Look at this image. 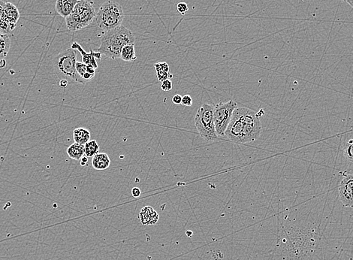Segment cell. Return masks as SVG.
<instances>
[{
    "instance_id": "obj_1",
    "label": "cell",
    "mask_w": 353,
    "mask_h": 260,
    "mask_svg": "<svg viewBox=\"0 0 353 260\" xmlns=\"http://www.w3.org/2000/svg\"><path fill=\"white\" fill-rule=\"evenodd\" d=\"M260 112L261 111L256 112L246 107H237L225 130V136L235 143L254 142L262 133Z\"/></svg>"
},
{
    "instance_id": "obj_2",
    "label": "cell",
    "mask_w": 353,
    "mask_h": 260,
    "mask_svg": "<svg viewBox=\"0 0 353 260\" xmlns=\"http://www.w3.org/2000/svg\"><path fill=\"white\" fill-rule=\"evenodd\" d=\"M135 41L136 37L134 34L121 25L105 32L101 39V44L97 52L112 59H119L123 47L128 44H135Z\"/></svg>"
},
{
    "instance_id": "obj_3",
    "label": "cell",
    "mask_w": 353,
    "mask_h": 260,
    "mask_svg": "<svg viewBox=\"0 0 353 260\" xmlns=\"http://www.w3.org/2000/svg\"><path fill=\"white\" fill-rule=\"evenodd\" d=\"M124 12L118 2L108 1L101 5L96 13L94 21L99 29L108 32L121 26L124 21Z\"/></svg>"
},
{
    "instance_id": "obj_4",
    "label": "cell",
    "mask_w": 353,
    "mask_h": 260,
    "mask_svg": "<svg viewBox=\"0 0 353 260\" xmlns=\"http://www.w3.org/2000/svg\"><path fill=\"white\" fill-rule=\"evenodd\" d=\"M96 16L93 2L79 0L72 12L66 18V26L72 32L80 30L93 23Z\"/></svg>"
},
{
    "instance_id": "obj_5",
    "label": "cell",
    "mask_w": 353,
    "mask_h": 260,
    "mask_svg": "<svg viewBox=\"0 0 353 260\" xmlns=\"http://www.w3.org/2000/svg\"><path fill=\"white\" fill-rule=\"evenodd\" d=\"M76 63V50L72 47L67 49L53 59L55 74L61 80H66L69 84L77 83Z\"/></svg>"
},
{
    "instance_id": "obj_6",
    "label": "cell",
    "mask_w": 353,
    "mask_h": 260,
    "mask_svg": "<svg viewBox=\"0 0 353 260\" xmlns=\"http://www.w3.org/2000/svg\"><path fill=\"white\" fill-rule=\"evenodd\" d=\"M213 110L214 105L203 104L198 108L195 117V125L198 134L207 142L218 139L213 120Z\"/></svg>"
},
{
    "instance_id": "obj_7",
    "label": "cell",
    "mask_w": 353,
    "mask_h": 260,
    "mask_svg": "<svg viewBox=\"0 0 353 260\" xmlns=\"http://www.w3.org/2000/svg\"><path fill=\"white\" fill-rule=\"evenodd\" d=\"M238 107L237 102L228 100L226 102H220L214 105L213 120L215 129L218 136H225V132L229 124L233 112Z\"/></svg>"
},
{
    "instance_id": "obj_8",
    "label": "cell",
    "mask_w": 353,
    "mask_h": 260,
    "mask_svg": "<svg viewBox=\"0 0 353 260\" xmlns=\"http://www.w3.org/2000/svg\"><path fill=\"white\" fill-rule=\"evenodd\" d=\"M339 199L345 207L353 208V175L344 177L338 190Z\"/></svg>"
},
{
    "instance_id": "obj_9",
    "label": "cell",
    "mask_w": 353,
    "mask_h": 260,
    "mask_svg": "<svg viewBox=\"0 0 353 260\" xmlns=\"http://www.w3.org/2000/svg\"><path fill=\"white\" fill-rule=\"evenodd\" d=\"M77 84H84L94 78L96 69L92 66L86 65L84 62H77L76 66Z\"/></svg>"
},
{
    "instance_id": "obj_10",
    "label": "cell",
    "mask_w": 353,
    "mask_h": 260,
    "mask_svg": "<svg viewBox=\"0 0 353 260\" xmlns=\"http://www.w3.org/2000/svg\"><path fill=\"white\" fill-rule=\"evenodd\" d=\"M0 16H2L4 21L7 22L10 25L11 29H13L20 17V13L15 5L10 2H7L5 4L3 11Z\"/></svg>"
},
{
    "instance_id": "obj_11",
    "label": "cell",
    "mask_w": 353,
    "mask_h": 260,
    "mask_svg": "<svg viewBox=\"0 0 353 260\" xmlns=\"http://www.w3.org/2000/svg\"><path fill=\"white\" fill-rule=\"evenodd\" d=\"M159 218L158 213L151 206L144 207L139 213V221L144 226L155 225Z\"/></svg>"
},
{
    "instance_id": "obj_12",
    "label": "cell",
    "mask_w": 353,
    "mask_h": 260,
    "mask_svg": "<svg viewBox=\"0 0 353 260\" xmlns=\"http://www.w3.org/2000/svg\"><path fill=\"white\" fill-rule=\"evenodd\" d=\"M79 0H56L55 9L63 17H66L72 12Z\"/></svg>"
},
{
    "instance_id": "obj_13",
    "label": "cell",
    "mask_w": 353,
    "mask_h": 260,
    "mask_svg": "<svg viewBox=\"0 0 353 260\" xmlns=\"http://www.w3.org/2000/svg\"><path fill=\"white\" fill-rule=\"evenodd\" d=\"M11 47V39L6 33L0 32V68L5 67L6 65L5 58L8 55Z\"/></svg>"
},
{
    "instance_id": "obj_14",
    "label": "cell",
    "mask_w": 353,
    "mask_h": 260,
    "mask_svg": "<svg viewBox=\"0 0 353 260\" xmlns=\"http://www.w3.org/2000/svg\"><path fill=\"white\" fill-rule=\"evenodd\" d=\"M92 158V166L96 170H105L108 169L111 164L110 157L105 153H99Z\"/></svg>"
},
{
    "instance_id": "obj_15",
    "label": "cell",
    "mask_w": 353,
    "mask_h": 260,
    "mask_svg": "<svg viewBox=\"0 0 353 260\" xmlns=\"http://www.w3.org/2000/svg\"><path fill=\"white\" fill-rule=\"evenodd\" d=\"M72 48H73L74 50H78V51L81 53V56H82L83 62H84V64L92 66V67L94 68L95 69H97V62H96V59L94 56V52H93V50H91L90 53H86V52L84 51L83 49L81 48V46L77 44V43H74V44H72Z\"/></svg>"
},
{
    "instance_id": "obj_16",
    "label": "cell",
    "mask_w": 353,
    "mask_h": 260,
    "mask_svg": "<svg viewBox=\"0 0 353 260\" xmlns=\"http://www.w3.org/2000/svg\"><path fill=\"white\" fill-rule=\"evenodd\" d=\"M90 131L85 128L78 127L73 130V139L75 143L84 145L90 140Z\"/></svg>"
},
{
    "instance_id": "obj_17",
    "label": "cell",
    "mask_w": 353,
    "mask_h": 260,
    "mask_svg": "<svg viewBox=\"0 0 353 260\" xmlns=\"http://www.w3.org/2000/svg\"><path fill=\"white\" fill-rule=\"evenodd\" d=\"M157 72V79L160 82H163L166 80L172 78V74L169 72V66L166 62H158L154 65Z\"/></svg>"
},
{
    "instance_id": "obj_18",
    "label": "cell",
    "mask_w": 353,
    "mask_h": 260,
    "mask_svg": "<svg viewBox=\"0 0 353 260\" xmlns=\"http://www.w3.org/2000/svg\"><path fill=\"white\" fill-rule=\"evenodd\" d=\"M67 154L72 160H81V159L85 155L84 145L78 143L72 144L68 148Z\"/></svg>"
},
{
    "instance_id": "obj_19",
    "label": "cell",
    "mask_w": 353,
    "mask_h": 260,
    "mask_svg": "<svg viewBox=\"0 0 353 260\" xmlns=\"http://www.w3.org/2000/svg\"><path fill=\"white\" fill-rule=\"evenodd\" d=\"M121 59L127 62L136 60V55L134 44H128L123 47L121 53Z\"/></svg>"
},
{
    "instance_id": "obj_20",
    "label": "cell",
    "mask_w": 353,
    "mask_h": 260,
    "mask_svg": "<svg viewBox=\"0 0 353 260\" xmlns=\"http://www.w3.org/2000/svg\"><path fill=\"white\" fill-rule=\"evenodd\" d=\"M85 156L87 157H93L99 153V145L96 140H90L84 145Z\"/></svg>"
},
{
    "instance_id": "obj_21",
    "label": "cell",
    "mask_w": 353,
    "mask_h": 260,
    "mask_svg": "<svg viewBox=\"0 0 353 260\" xmlns=\"http://www.w3.org/2000/svg\"><path fill=\"white\" fill-rule=\"evenodd\" d=\"M344 156L349 162L353 163V139H350L344 145Z\"/></svg>"
},
{
    "instance_id": "obj_22",
    "label": "cell",
    "mask_w": 353,
    "mask_h": 260,
    "mask_svg": "<svg viewBox=\"0 0 353 260\" xmlns=\"http://www.w3.org/2000/svg\"><path fill=\"white\" fill-rule=\"evenodd\" d=\"M188 10H189V8H188L187 5L185 2H179L176 5V11H178L182 15H184L187 12Z\"/></svg>"
},
{
    "instance_id": "obj_23",
    "label": "cell",
    "mask_w": 353,
    "mask_h": 260,
    "mask_svg": "<svg viewBox=\"0 0 353 260\" xmlns=\"http://www.w3.org/2000/svg\"><path fill=\"white\" fill-rule=\"evenodd\" d=\"M161 89L163 91H170L172 89V82L170 79L166 80V81L162 82Z\"/></svg>"
},
{
    "instance_id": "obj_24",
    "label": "cell",
    "mask_w": 353,
    "mask_h": 260,
    "mask_svg": "<svg viewBox=\"0 0 353 260\" xmlns=\"http://www.w3.org/2000/svg\"><path fill=\"white\" fill-rule=\"evenodd\" d=\"M182 105L183 106H192V99L189 95H185L182 97Z\"/></svg>"
},
{
    "instance_id": "obj_25",
    "label": "cell",
    "mask_w": 353,
    "mask_h": 260,
    "mask_svg": "<svg viewBox=\"0 0 353 260\" xmlns=\"http://www.w3.org/2000/svg\"><path fill=\"white\" fill-rule=\"evenodd\" d=\"M172 102L175 105H180L182 103V96L179 94L175 95L172 98Z\"/></svg>"
},
{
    "instance_id": "obj_26",
    "label": "cell",
    "mask_w": 353,
    "mask_h": 260,
    "mask_svg": "<svg viewBox=\"0 0 353 260\" xmlns=\"http://www.w3.org/2000/svg\"><path fill=\"white\" fill-rule=\"evenodd\" d=\"M132 195H133V197H135V198H138V197H140L141 195H142V192H141L140 189L138 188V187H134V188H133V190H132Z\"/></svg>"
},
{
    "instance_id": "obj_27",
    "label": "cell",
    "mask_w": 353,
    "mask_h": 260,
    "mask_svg": "<svg viewBox=\"0 0 353 260\" xmlns=\"http://www.w3.org/2000/svg\"><path fill=\"white\" fill-rule=\"evenodd\" d=\"M87 162H88V160H87V157H86V156L85 157H83L81 159V166H86V164H87Z\"/></svg>"
},
{
    "instance_id": "obj_28",
    "label": "cell",
    "mask_w": 353,
    "mask_h": 260,
    "mask_svg": "<svg viewBox=\"0 0 353 260\" xmlns=\"http://www.w3.org/2000/svg\"><path fill=\"white\" fill-rule=\"evenodd\" d=\"M68 81H66V80H60V85L62 87H66V86L68 85Z\"/></svg>"
},
{
    "instance_id": "obj_29",
    "label": "cell",
    "mask_w": 353,
    "mask_h": 260,
    "mask_svg": "<svg viewBox=\"0 0 353 260\" xmlns=\"http://www.w3.org/2000/svg\"><path fill=\"white\" fill-rule=\"evenodd\" d=\"M344 2H347L352 8H353V0H343Z\"/></svg>"
},
{
    "instance_id": "obj_30",
    "label": "cell",
    "mask_w": 353,
    "mask_h": 260,
    "mask_svg": "<svg viewBox=\"0 0 353 260\" xmlns=\"http://www.w3.org/2000/svg\"><path fill=\"white\" fill-rule=\"evenodd\" d=\"M186 236H189V237H192V234H193V233H192V232L190 231V230H189H189H188V231L186 232Z\"/></svg>"
}]
</instances>
